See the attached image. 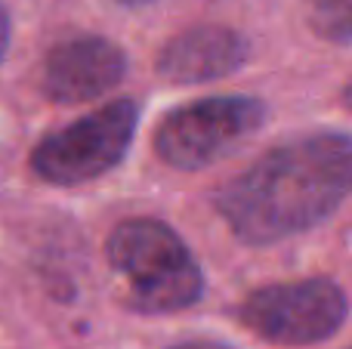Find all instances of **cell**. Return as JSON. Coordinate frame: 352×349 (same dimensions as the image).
<instances>
[{
  "mask_svg": "<svg viewBox=\"0 0 352 349\" xmlns=\"http://www.w3.org/2000/svg\"><path fill=\"white\" fill-rule=\"evenodd\" d=\"M346 313V294L328 278L269 284L254 291L238 309L248 331L281 346H306L334 337Z\"/></svg>",
  "mask_w": 352,
  "mask_h": 349,
  "instance_id": "obj_5",
  "label": "cell"
},
{
  "mask_svg": "<svg viewBox=\"0 0 352 349\" xmlns=\"http://www.w3.org/2000/svg\"><path fill=\"white\" fill-rule=\"evenodd\" d=\"M306 25L328 43L352 41V0H303Z\"/></svg>",
  "mask_w": 352,
  "mask_h": 349,
  "instance_id": "obj_8",
  "label": "cell"
},
{
  "mask_svg": "<svg viewBox=\"0 0 352 349\" xmlns=\"http://www.w3.org/2000/svg\"><path fill=\"white\" fill-rule=\"evenodd\" d=\"M250 59L244 34L226 25H195L179 31L158 53V74L167 84H207L238 71Z\"/></svg>",
  "mask_w": 352,
  "mask_h": 349,
  "instance_id": "obj_7",
  "label": "cell"
},
{
  "mask_svg": "<svg viewBox=\"0 0 352 349\" xmlns=\"http://www.w3.org/2000/svg\"><path fill=\"white\" fill-rule=\"evenodd\" d=\"M121 6H142V3H152V0H115Z\"/></svg>",
  "mask_w": 352,
  "mask_h": 349,
  "instance_id": "obj_11",
  "label": "cell"
},
{
  "mask_svg": "<svg viewBox=\"0 0 352 349\" xmlns=\"http://www.w3.org/2000/svg\"><path fill=\"white\" fill-rule=\"evenodd\" d=\"M140 105L115 99L74 124L43 136L31 152V167L53 185H80L118 167L133 142Z\"/></svg>",
  "mask_w": 352,
  "mask_h": 349,
  "instance_id": "obj_4",
  "label": "cell"
},
{
  "mask_svg": "<svg viewBox=\"0 0 352 349\" xmlns=\"http://www.w3.org/2000/svg\"><path fill=\"white\" fill-rule=\"evenodd\" d=\"M127 74V56L105 37H72L50 49L43 62V90L53 102H87L115 90Z\"/></svg>",
  "mask_w": 352,
  "mask_h": 349,
  "instance_id": "obj_6",
  "label": "cell"
},
{
  "mask_svg": "<svg viewBox=\"0 0 352 349\" xmlns=\"http://www.w3.org/2000/svg\"><path fill=\"white\" fill-rule=\"evenodd\" d=\"M105 254L136 313H179L195 306L204 294L198 260L192 257L186 241L161 220H124L109 235Z\"/></svg>",
  "mask_w": 352,
  "mask_h": 349,
  "instance_id": "obj_2",
  "label": "cell"
},
{
  "mask_svg": "<svg viewBox=\"0 0 352 349\" xmlns=\"http://www.w3.org/2000/svg\"><path fill=\"white\" fill-rule=\"evenodd\" d=\"M266 121L254 96H210L170 111L155 130V152L167 167L201 170L229 158Z\"/></svg>",
  "mask_w": 352,
  "mask_h": 349,
  "instance_id": "obj_3",
  "label": "cell"
},
{
  "mask_svg": "<svg viewBox=\"0 0 352 349\" xmlns=\"http://www.w3.org/2000/svg\"><path fill=\"white\" fill-rule=\"evenodd\" d=\"M173 349H229V346H219V344H182Z\"/></svg>",
  "mask_w": 352,
  "mask_h": 349,
  "instance_id": "obj_10",
  "label": "cell"
},
{
  "mask_svg": "<svg viewBox=\"0 0 352 349\" xmlns=\"http://www.w3.org/2000/svg\"><path fill=\"white\" fill-rule=\"evenodd\" d=\"M352 195V136L309 133L272 146L213 195L244 245L266 247L328 220Z\"/></svg>",
  "mask_w": 352,
  "mask_h": 349,
  "instance_id": "obj_1",
  "label": "cell"
},
{
  "mask_svg": "<svg viewBox=\"0 0 352 349\" xmlns=\"http://www.w3.org/2000/svg\"><path fill=\"white\" fill-rule=\"evenodd\" d=\"M6 47H10V12L0 3V62H3V56H6Z\"/></svg>",
  "mask_w": 352,
  "mask_h": 349,
  "instance_id": "obj_9",
  "label": "cell"
}]
</instances>
